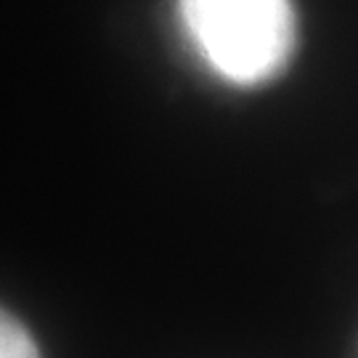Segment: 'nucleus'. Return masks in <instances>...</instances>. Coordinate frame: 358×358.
I'll return each instance as SVG.
<instances>
[{"instance_id": "1", "label": "nucleus", "mask_w": 358, "mask_h": 358, "mask_svg": "<svg viewBox=\"0 0 358 358\" xmlns=\"http://www.w3.org/2000/svg\"><path fill=\"white\" fill-rule=\"evenodd\" d=\"M178 8L194 45L229 83H268L292 56L289 0H180Z\"/></svg>"}, {"instance_id": "2", "label": "nucleus", "mask_w": 358, "mask_h": 358, "mask_svg": "<svg viewBox=\"0 0 358 358\" xmlns=\"http://www.w3.org/2000/svg\"><path fill=\"white\" fill-rule=\"evenodd\" d=\"M0 358H40L29 329L3 308H0Z\"/></svg>"}]
</instances>
